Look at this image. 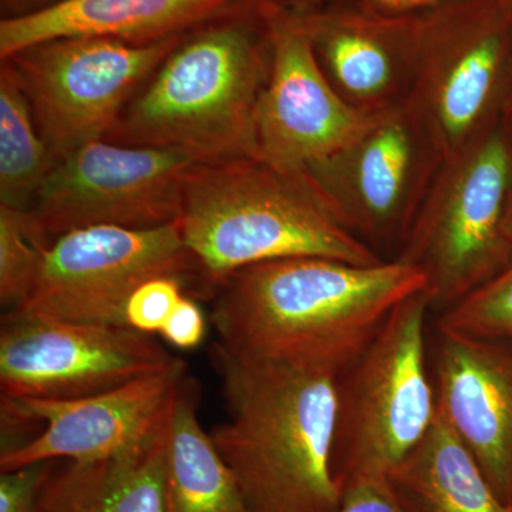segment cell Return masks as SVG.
<instances>
[{
  "label": "cell",
  "mask_w": 512,
  "mask_h": 512,
  "mask_svg": "<svg viewBox=\"0 0 512 512\" xmlns=\"http://www.w3.org/2000/svg\"><path fill=\"white\" fill-rule=\"evenodd\" d=\"M214 289L211 322L231 355L339 373L427 279L399 259L292 256L239 269Z\"/></svg>",
  "instance_id": "6da1fadb"
},
{
  "label": "cell",
  "mask_w": 512,
  "mask_h": 512,
  "mask_svg": "<svg viewBox=\"0 0 512 512\" xmlns=\"http://www.w3.org/2000/svg\"><path fill=\"white\" fill-rule=\"evenodd\" d=\"M228 419L211 439L249 512H338L332 471L336 376L210 350Z\"/></svg>",
  "instance_id": "7a4b0ae2"
},
{
  "label": "cell",
  "mask_w": 512,
  "mask_h": 512,
  "mask_svg": "<svg viewBox=\"0 0 512 512\" xmlns=\"http://www.w3.org/2000/svg\"><path fill=\"white\" fill-rule=\"evenodd\" d=\"M178 225L212 288L239 269L292 256L386 261L342 224L308 174L258 158L195 164L185 177Z\"/></svg>",
  "instance_id": "3957f363"
},
{
  "label": "cell",
  "mask_w": 512,
  "mask_h": 512,
  "mask_svg": "<svg viewBox=\"0 0 512 512\" xmlns=\"http://www.w3.org/2000/svg\"><path fill=\"white\" fill-rule=\"evenodd\" d=\"M269 64L271 53L247 26H212L165 57L106 140L181 151L201 163L255 158Z\"/></svg>",
  "instance_id": "277c9868"
},
{
  "label": "cell",
  "mask_w": 512,
  "mask_h": 512,
  "mask_svg": "<svg viewBox=\"0 0 512 512\" xmlns=\"http://www.w3.org/2000/svg\"><path fill=\"white\" fill-rule=\"evenodd\" d=\"M430 313L426 292L410 296L336 376L332 471L342 491L359 481L386 480L436 417Z\"/></svg>",
  "instance_id": "5b68a950"
},
{
  "label": "cell",
  "mask_w": 512,
  "mask_h": 512,
  "mask_svg": "<svg viewBox=\"0 0 512 512\" xmlns=\"http://www.w3.org/2000/svg\"><path fill=\"white\" fill-rule=\"evenodd\" d=\"M511 190V141L498 128L437 167L394 258L426 276L431 312L447 311L510 262L503 222Z\"/></svg>",
  "instance_id": "8992f818"
},
{
  "label": "cell",
  "mask_w": 512,
  "mask_h": 512,
  "mask_svg": "<svg viewBox=\"0 0 512 512\" xmlns=\"http://www.w3.org/2000/svg\"><path fill=\"white\" fill-rule=\"evenodd\" d=\"M183 35L151 45L110 37H63L13 57L40 136L57 161L106 140L121 113Z\"/></svg>",
  "instance_id": "52a82bcc"
},
{
  "label": "cell",
  "mask_w": 512,
  "mask_h": 512,
  "mask_svg": "<svg viewBox=\"0 0 512 512\" xmlns=\"http://www.w3.org/2000/svg\"><path fill=\"white\" fill-rule=\"evenodd\" d=\"M197 158L165 148L97 140L57 161L29 214L47 244L73 229H148L180 220Z\"/></svg>",
  "instance_id": "ba28073f"
},
{
  "label": "cell",
  "mask_w": 512,
  "mask_h": 512,
  "mask_svg": "<svg viewBox=\"0 0 512 512\" xmlns=\"http://www.w3.org/2000/svg\"><path fill=\"white\" fill-rule=\"evenodd\" d=\"M197 272L177 222L133 229H73L47 248L35 288L12 311L127 326L126 306L138 286L157 276Z\"/></svg>",
  "instance_id": "9c48e42d"
},
{
  "label": "cell",
  "mask_w": 512,
  "mask_h": 512,
  "mask_svg": "<svg viewBox=\"0 0 512 512\" xmlns=\"http://www.w3.org/2000/svg\"><path fill=\"white\" fill-rule=\"evenodd\" d=\"M178 360L153 335L128 326L9 311L0 329L5 397L77 399L163 372Z\"/></svg>",
  "instance_id": "30bf717a"
},
{
  "label": "cell",
  "mask_w": 512,
  "mask_h": 512,
  "mask_svg": "<svg viewBox=\"0 0 512 512\" xmlns=\"http://www.w3.org/2000/svg\"><path fill=\"white\" fill-rule=\"evenodd\" d=\"M510 23L485 9L420 28L403 106L439 161L491 130L510 70Z\"/></svg>",
  "instance_id": "8fae6325"
},
{
  "label": "cell",
  "mask_w": 512,
  "mask_h": 512,
  "mask_svg": "<svg viewBox=\"0 0 512 512\" xmlns=\"http://www.w3.org/2000/svg\"><path fill=\"white\" fill-rule=\"evenodd\" d=\"M439 164L416 121L399 106L303 173L353 235L383 259H394Z\"/></svg>",
  "instance_id": "7c38bea8"
},
{
  "label": "cell",
  "mask_w": 512,
  "mask_h": 512,
  "mask_svg": "<svg viewBox=\"0 0 512 512\" xmlns=\"http://www.w3.org/2000/svg\"><path fill=\"white\" fill-rule=\"evenodd\" d=\"M268 80L255 114V158L302 173L355 143L386 111L348 103L323 73L303 22L272 20Z\"/></svg>",
  "instance_id": "4fadbf2b"
},
{
  "label": "cell",
  "mask_w": 512,
  "mask_h": 512,
  "mask_svg": "<svg viewBox=\"0 0 512 512\" xmlns=\"http://www.w3.org/2000/svg\"><path fill=\"white\" fill-rule=\"evenodd\" d=\"M187 376L180 359L163 372L77 399L2 396L0 409L42 429L25 446L0 456V471L40 461L99 460L136 446L168 419Z\"/></svg>",
  "instance_id": "5bb4252c"
},
{
  "label": "cell",
  "mask_w": 512,
  "mask_h": 512,
  "mask_svg": "<svg viewBox=\"0 0 512 512\" xmlns=\"http://www.w3.org/2000/svg\"><path fill=\"white\" fill-rule=\"evenodd\" d=\"M437 332V412L476 458L498 500L511 508L512 342Z\"/></svg>",
  "instance_id": "9a60e30c"
},
{
  "label": "cell",
  "mask_w": 512,
  "mask_h": 512,
  "mask_svg": "<svg viewBox=\"0 0 512 512\" xmlns=\"http://www.w3.org/2000/svg\"><path fill=\"white\" fill-rule=\"evenodd\" d=\"M320 67L352 106L367 111L403 106L412 84L420 28L357 16L303 22Z\"/></svg>",
  "instance_id": "2e32d148"
},
{
  "label": "cell",
  "mask_w": 512,
  "mask_h": 512,
  "mask_svg": "<svg viewBox=\"0 0 512 512\" xmlns=\"http://www.w3.org/2000/svg\"><path fill=\"white\" fill-rule=\"evenodd\" d=\"M231 0H63L0 23V56L63 37H110L151 45L221 15Z\"/></svg>",
  "instance_id": "e0dca14e"
},
{
  "label": "cell",
  "mask_w": 512,
  "mask_h": 512,
  "mask_svg": "<svg viewBox=\"0 0 512 512\" xmlns=\"http://www.w3.org/2000/svg\"><path fill=\"white\" fill-rule=\"evenodd\" d=\"M170 417L146 440L113 456L53 460L39 491L42 511L167 512Z\"/></svg>",
  "instance_id": "ac0fdd59"
},
{
  "label": "cell",
  "mask_w": 512,
  "mask_h": 512,
  "mask_svg": "<svg viewBox=\"0 0 512 512\" xmlns=\"http://www.w3.org/2000/svg\"><path fill=\"white\" fill-rule=\"evenodd\" d=\"M386 483L404 512H511L439 412Z\"/></svg>",
  "instance_id": "d6986e66"
},
{
  "label": "cell",
  "mask_w": 512,
  "mask_h": 512,
  "mask_svg": "<svg viewBox=\"0 0 512 512\" xmlns=\"http://www.w3.org/2000/svg\"><path fill=\"white\" fill-rule=\"evenodd\" d=\"M200 386L185 377L175 394L167 453V512H249L211 434L198 419Z\"/></svg>",
  "instance_id": "ffe728a7"
},
{
  "label": "cell",
  "mask_w": 512,
  "mask_h": 512,
  "mask_svg": "<svg viewBox=\"0 0 512 512\" xmlns=\"http://www.w3.org/2000/svg\"><path fill=\"white\" fill-rule=\"evenodd\" d=\"M0 69V205L30 211L57 160L40 136L15 66Z\"/></svg>",
  "instance_id": "44dd1931"
},
{
  "label": "cell",
  "mask_w": 512,
  "mask_h": 512,
  "mask_svg": "<svg viewBox=\"0 0 512 512\" xmlns=\"http://www.w3.org/2000/svg\"><path fill=\"white\" fill-rule=\"evenodd\" d=\"M49 247L28 211L0 205V302L9 311L35 288Z\"/></svg>",
  "instance_id": "7402d4cb"
},
{
  "label": "cell",
  "mask_w": 512,
  "mask_h": 512,
  "mask_svg": "<svg viewBox=\"0 0 512 512\" xmlns=\"http://www.w3.org/2000/svg\"><path fill=\"white\" fill-rule=\"evenodd\" d=\"M437 329L512 342V258L490 281L437 315Z\"/></svg>",
  "instance_id": "603a6c76"
},
{
  "label": "cell",
  "mask_w": 512,
  "mask_h": 512,
  "mask_svg": "<svg viewBox=\"0 0 512 512\" xmlns=\"http://www.w3.org/2000/svg\"><path fill=\"white\" fill-rule=\"evenodd\" d=\"M184 295L183 279L178 276H157L144 282L128 299V328L147 335H160L175 306Z\"/></svg>",
  "instance_id": "cb8c5ba5"
},
{
  "label": "cell",
  "mask_w": 512,
  "mask_h": 512,
  "mask_svg": "<svg viewBox=\"0 0 512 512\" xmlns=\"http://www.w3.org/2000/svg\"><path fill=\"white\" fill-rule=\"evenodd\" d=\"M52 461H40L2 471L0 474V512H43L39 491Z\"/></svg>",
  "instance_id": "d4e9b609"
},
{
  "label": "cell",
  "mask_w": 512,
  "mask_h": 512,
  "mask_svg": "<svg viewBox=\"0 0 512 512\" xmlns=\"http://www.w3.org/2000/svg\"><path fill=\"white\" fill-rule=\"evenodd\" d=\"M207 333L204 313L188 295H184L165 323L160 336L165 342L181 350H191L201 345Z\"/></svg>",
  "instance_id": "484cf974"
},
{
  "label": "cell",
  "mask_w": 512,
  "mask_h": 512,
  "mask_svg": "<svg viewBox=\"0 0 512 512\" xmlns=\"http://www.w3.org/2000/svg\"><path fill=\"white\" fill-rule=\"evenodd\" d=\"M338 512H404L394 500L386 480H366L343 490Z\"/></svg>",
  "instance_id": "4316f807"
},
{
  "label": "cell",
  "mask_w": 512,
  "mask_h": 512,
  "mask_svg": "<svg viewBox=\"0 0 512 512\" xmlns=\"http://www.w3.org/2000/svg\"><path fill=\"white\" fill-rule=\"evenodd\" d=\"M63 0H2L3 9H8L9 16L6 19L23 18V16L35 15L57 5Z\"/></svg>",
  "instance_id": "83f0119b"
},
{
  "label": "cell",
  "mask_w": 512,
  "mask_h": 512,
  "mask_svg": "<svg viewBox=\"0 0 512 512\" xmlns=\"http://www.w3.org/2000/svg\"><path fill=\"white\" fill-rule=\"evenodd\" d=\"M376 2L379 5L386 6V8L406 10L431 5V3H437L440 0H376Z\"/></svg>",
  "instance_id": "f1b7e54d"
},
{
  "label": "cell",
  "mask_w": 512,
  "mask_h": 512,
  "mask_svg": "<svg viewBox=\"0 0 512 512\" xmlns=\"http://www.w3.org/2000/svg\"><path fill=\"white\" fill-rule=\"evenodd\" d=\"M503 229L505 237L512 242V190L510 197H508L507 208H505Z\"/></svg>",
  "instance_id": "f546056e"
},
{
  "label": "cell",
  "mask_w": 512,
  "mask_h": 512,
  "mask_svg": "<svg viewBox=\"0 0 512 512\" xmlns=\"http://www.w3.org/2000/svg\"><path fill=\"white\" fill-rule=\"evenodd\" d=\"M510 28H511V33H512V12H511V16H510Z\"/></svg>",
  "instance_id": "4dcf8cb0"
},
{
  "label": "cell",
  "mask_w": 512,
  "mask_h": 512,
  "mask_svg": "<svg viewBox=\"0 0 512 512\" xmlns=\"http://www.w3.org/2000/svg\"><path fill=\"white\" fill-rule=\"evenodd\" d=\"M510 511L512 512V507L510 508Z\"/></svg>",
  "instance_id": "1f68e13d"
}]
</instances>
